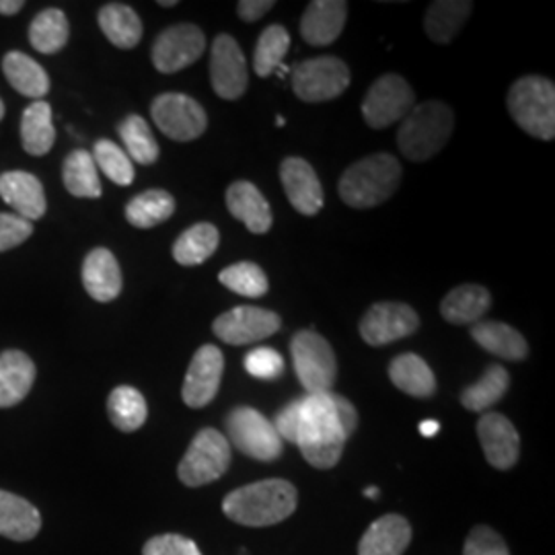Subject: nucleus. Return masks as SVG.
I'll use <instances>...</instances> for the list:
<instances>
[{
    "mask_svg": "<svg viewBox=\"0 0 555 555\" xmlns=\"http://www.w3.org/2000/svg\"><path fill=\"white\" fill-rule=\"evenodd\" d=\"M70 36L68 20L60 9H43L29 25V43L40 54H59Z\"/></svg>",
    "mask_w": 555,
    "mask_h": 555,
    "instance_id": "nucleus-39",
    "label": "nucleus"
},
{
    "mask_svg": "<svg viewBox=\"0 0 555 555\" xmlns=\"http://www.w3.org/2000/svg\"><path fill=\"white\" fill-rule=\"evenodd\" d=\"M82 286L98 302H112L121 293V270L116 256L98 247L82 261Z\"/></svg>",
    "mask_w": 555,
    "mask_h": 555,
    "instance_id": "nucleus-22",
    "label": "nucleus"
},
{
    "mask_svg": "<svg viewBox=\"0 0 555 555\" xmlns=\"http://www.w3.org/2000/svg\"><path fill=\"white\" fill-rule=\"evenodd\" d=\"M401 163L393 155H369L344 171L337 185L339 198L358 210L375 208L396 194L401 183Z\"/></svg>",
    "mask_w": 555,
    "mask_h": 555,
    "instance_id": "nucleus-3",
    "label": "nucleus"
},
{
    "mask_svg": "<svg viewBox=\"0 0 555 555\" xmlns=\"http://www.w3.org/2000/svg\"><path fill=\"white\" fill-rule=\"evenodd\" d=\"M506 103L511 118L520 130L539 140H554L555 85L552 80L537 75L515 80Z\"/></svg>",
    "mask_w": 555,
    "mask_h": 555,
    "instance_id": "nucleus-5",
    "label": "nucleus"
},
{
    "mask_svg": "<svg viewBox=\"0 0 555 555\" xmlns=\"http://www.w3.org/2000/svg\"><path fill=\"white\" fill-rule=\"evenodd\" d=\"M219 243V229L210 222H198L183 231L173 243V259L179 266H199L215 256Z\"/></svg>",
    "mask_w": 555,
    "mask_h": 555,
    "instance_id": "nucleus-33",
    "label": "nucleus"
},
{
    "mask_svg": "<svg viewBox=\"0 0 555 555\" xmlns=\"http://www.w3.org/2000/svg\"><path fill=\"white\" fill-rule=\"evenodd\" d=\"M151 116L160 132L176 142L199 139L208 128V116L198 101L183 93H163L151 105Z\"/></svg>",
    "mask_w": 555,
    "mask_h": 555,
    "instance_id": "nucleus-11",
    "label": "nucleus"
},
{
    "mask_svg": "<svg viewBox=\"0 0 555 555\" xmlns=\"http://www.w3.org/2000/svg\"><path fill=\"white\" fill-rule=\"evenodd\" d=\"M2 70L9 85L29 100L40 101L50 91V77L43 66L23 52H9L2 59Z\"/></svg>",
    "mask_w": 555,
    "mask_h": 555,
    "instance_id": "nucleus-30",
    "label": "nucleus"
},
{
    "mask_svg": "<svg viewBox=\"0 0 555 555\" xmlns=\"http://www.w3.org/2000/svg\"><path fill=\"white\" fill-rule=\"evenodd\" d=\"M0 198L4 199L21 219H41L48 202L40 179L27 171H7L0 176Z\"/></svg>",
    "mask_w": 555,
    "mask_h": 555,
    "instance_id": "nucleus-20",
    "label": "nucleus"
},
{
    "mask_svg": "<svg viewBox=\"0 0 555 555\" xmlns=\"http://www.w3.org/2000/svg\"><path fill=\"white\" fill-rule=\"evenodd\" d=\"M280 181L284 185L286 198L293 208L305 215L315 217L323 208V188L318 173L309 160L288 157L280 165Z\"/></svg>",
    "mask_w": 555,
    "mask_h": 555,
    "instance_id": "nucleus-18",
    "label": "nucleus"
},
{
    "mask_svg": "<svg viewBox=\"0 0 555 555\" xmlns=\"http://www.w3.org/2000/svg\"><path fill=\"white\" fill-rule=\"evenodd\" d=\"M420 315L405 302H375L360 319V336L369 346H387L416 334Z\"/></svg>",
    "mask_w": 555,
    "mask_h": 555,
    "instance_id": "nucleus-14",
    "label": "nucleus"
},
{
    "mask_svg": "<svg viewBox=\"0 0 555 555\" xmlns=\"http://www.w3.org/2000/svg\"><path fill=\"white\" fill-rule=\"evenodd\" d=\"M455 114L442 101H424L401 119L397 146L405 159L424 163L438 155L453 134Z\"/></svg>",
    "mask_w": 555,
    "mask_h": 555,
    "instance_id": "nucleus-4",
    "label": "nucleus"
},
{
    "mask_svg": "<svg viewBox=\"0 0 555 555\" xmlns=\"http://www.w3.org/2000/svg\"><path fill=\"white\" fill-rule=\"evenodd\" d=\"M350 80L348 64L336 56L305 60L293 68V91L307 103L336 100L350 87Z\"/></svg>",
    "mask_w": 555,
    "mask_h": 555,
    "instance_id": "nucleus-9",
    "label": "nucleus"
},
{
    "mask_svg": "<svg viewBox=\"0 0 555 555\" xmlns=\"http://www.w3.org/2000/svg\"><path fill=\"white\" fill-rule=\"evenodd\" d=\"M245 371L259 380H274L284 373V358L274 348H256L245 357Z\"/></svg>",
    "mask_w": 555,
    "mask_h": 555,
    "instance_id": "nucleus-43",
    "label": "nucleus"
},
{
    "mask_svg": "<svg viewBox=\"0 0 555 555\" xmlns=\"http://www.w3.org/2000/svg\"><path fill=\"white\" fill-rule=\"evenodd\" d=\"M364 496L378 498V488H375V486H371V488H366V490H364Z\"/></svg>",
    "mask_w": 555,
    "mask_h": 555,
    "instance_id": "nucleus-52",
    "label": "nucleus"
},
{
    "mask_svg": "<svg viewBox=\"0 0 555 555\" xmlns=\"http://www.w3.org/2000/svg\"><path fill=\"white\" fill-rule=\"evenodd\" d=\"M348 17L344 0H313L302 13L300 36L309 46H330L341 36Z\"/></svg>",
    "mask_w": 555,
    "mask_h": 555,
    "instance_id": "nucleus-19",
    "label": "nucleus"
},
{
    "mask_svg": "<svg viewBox=\"0 0 555 555\" xmlns=\"http://www.w3.org/2000/svg\"><path fill=\"white\" fill-rule=\"evenodd\" d=\"M274 7V0H241L237 4V15L247 23H254L266 17Z\"/></svg>",
    "mask_w": 555,
    "mask_h": 555,
    "instance_id": "nucleus-48",
    "label": "nucleus"
},
{
    "mask_svg": "<svg viewBox=\"0 0 555 555\" xmlns=\"http://www.w3.org/2000/svg\"><path fill=\"white\" fill-rule=\"evenodd\" d=\"M492 307V295L479 284H461L440 302V315L453 325H467L483 318Z\"/></svg>",
    "mask_w": 555,
    "mask_h": 555,
    "instance_id": "nucleus-26",
    "label": "nucleus"
},
{
    "mask_svg": "<svg viewBox=\"0 0 555 555\" xmlns=\"http://www.w3.org/2000/svg\"><path fill=\"white\" fill-rule=\"evenodd\" d=\"M222 371L224 357L215 344H204L198 348L181 387V399L185 401V405L194 410L206 408L219 393Z\"/></svg>",
    "mask_w": 555,
    "mask_h": 555,
    "instance_id": "nucleus-16",
    "label": "nucleus"
},
{
    "mask_svg": "<svg viewBox=\"0 0 555 555\" xmlns=\"http://www.w3.org/2000/svg\"><path fill=\"white\" fill-rule=\"evenodd\" d=\"M291 48V36L282 25H270L261 31L256 52H254V70L259 79L270 77Z\"/></svg>",
    "mask_w": 555,
    "mask_h": 555,
    "instance_id": "nucleus-40",
    "label": "nucleus"
},
{
    "mask_svg": "<svg viewBox=\"0 0 555 555\" xmlns=\"http://www.w3.org/2000/svg\"><path fill=\"white\" fill-rule=\"evenodd\" d=\"M40 529V511L31 502L0 490V535L11 541H31Z\"/></svg>",
    "mask_w": 555,
    "mask_h": 555,
    "instance_id": "nucleus-25",
    "label": "nucleus"
},
{
    "mask_svg": "<svg viewBox=\"0 0 555 555\" xmlns=\"http://www.w3.org/2000/svg\"><path fill=\"white\" fill-rule=\"evenodd\" d=\"M272 424L276 428L278 437L282 438V442L288 440V442L297 444L298 424H300V399H295L284 410H280L276 420Z\"/></svg>",
    "mask_w": 555,
    "mask_h": 555,
    "instance_id": "nucleus-47",
    "label": "nucleus"
},
{
    "mask_svg": "<svg viewBox=\"0 0 555 555\" xmlns=\"http://www.w3.org/2000/svg\"><path fill=\"white\" fill-rule=\"evenodd\" d=\"M220 284L241 297H263L270 288L266 272L254 261H238L219 274Z\"/></svg>",
    "mask_w": 555,
    "mask_h": 555,
    "instance_id": "nucleus-41",
    "label": "nucleus"
},
{
    "mask_svg": "<svg viewBox=\"0 0 555 555\" xmlns=\"http://www.w3.org/2000/svg\"><path fill=\"white\" fill-rule=\"evenodd\" d=\"M416 105L414 89L399 75H383L371 85L366 98L362 101V118L375 128L383 130L405 118Z\"/></svg>",
    "mask_w": 555,
    "mask_h": 555,
    "instance_id": "nucleus-10",
    "label": "nucleus"
},
{
    "mask_svg": "<svg viewBox=\"0 0 555 555\" xmlns=\"http://www.w3.org/2000/svg\"><path fill=\"white\" fill-rule=\"evenodd\" d=\"M227 208L254 235H266L272 224V208L251 181H235L227 190Z\"/></svg>",
    "mask_w": 555,
    "mask_h": 555,
    "instance_id": "nucleus-21",
    "label": "nucleus"
},
{
    "mask_svg": "<svg viewBox=\"0 0 555 555\" xmlns=\"http://www.w3.org/2000/svg\"><path fill=\"white\" fill-rule=\"evenodd\" d=\"M297 488L286 479H263L233 490L222 513L243 527H272L297 511Z\"/></svg>",
    "mask_w": 555,
    "mask_h": 555,
    "instance_id": "nucleus-2",
    "label": "nucleus"
},
{
    "mask_svg": "<svg viewBox=\"0 0 555 555\" xmlns=\"http://www.w3.org/2000/svg\"><path fill=\"white\" fill-rule=\"evenodd\" d=\"M412 541V525L399 515L377 518L360 539L358 555H403Z\"/></svg>",
    "mask_w": 555,
    "mask_h": 555,
    "instance_id": "nucleus-23",
    "label": "nucleus"
},
{
    "mask_svg": "<svg viewBox=\"0 0 555 555\" xmlns=\"http://www.w3.org/2000/svg\"><path fill=\"white\" fill-rule=\"evenodd\" d=\"M93 160L100 167L101 171L107 176L109 181H114L116 185H130L134 181V165L130 157L124 153V149H119L116 142L112 140L101 139L93 146Z\"/></svg>",
    "mask_w": 555,
    "mask_h": 555,
    "instance_id": "nucleus-42",
    "label": "nucleus"
},
{
    "mask_svg": "<svg viewBox=\"0 0 555 555\" xmlns=\"http://www.w3.org/2000/svg\"><path fill=\"white\" fill-rule=\"evenodd\" d=\"M176 212V198L165 190H146L126 206V219L137 229H153L171 219Z\"/></svg>",
    "mask_w": 555,
    "mask_h": 555,
    "instance_id": "nucleus-36",
    "label": "nucleus"
},
{
    "mask_svg": "<svg viewBox=\"0 0 555 555\" xmlns=\"http://www.w3.org/2000/svg\"><path fill=\"white\" fill-rule=\"evenodd\" d=\"M23 7H25L23 0H0V15H7V17L17 15Z\"/></svg>",
    "mask_w": 555,
    "mask_h": 555,
    "instance_id": "nucleus-50",
    "label": "nucleus"
},
{
    "mask_svg": "<svg viewBox=\"0 0 555 555\" xmlns=\"http://www.w3.org/2000/svg\"><path fill=\"white\" fill-rule=\"evenodd\" d=\"M118 134L126 146L124 153L130 157V160H137L139 165L149 167L159 159V142L153 137V130L146 124V119L140 118L137 114L126 116L118 124Z\"/></svg>",
    "mask_w": 555,
    "mask_h": 555,
    "instance_id": "nucleus-37",
    "label": "nucleus"
},
{
    "mask_svg": "<svg viewBox=\"0 0 555 555\" xmlns=\"http://www.w3.org/2000/svg\"><path fill=\"white\" fill-rule=\"evenodd\" d=\"M334 403H336L337 416L341 420V426H344L346 435H348V438L352 437L358 428L357 408L346 397L337 396V393H334Z\"/></svg>",
    "mask_w": 555,
    "mask_h": 555,
    "instance_id": "nucleus-49",
    "label": "nucleus"
},
{
    "mask_svg": "<svg viewBox=\"0 0 555 555\" xmlns=\"http://www.w3.org/2000/svg\"><path fill=\"white\" fill-rule=\"evenodd\" d=\"M389 378L399 391L417 399L437 393V377L428 362L417 354H401L389 364Z\"/></svg>",
    "mask_w": 555,
    "mask_h": 555,
    "instance_id": "nucleus-29",
    "label": "nucleus"
},
{
    "mask_svg": "<svg viewBox=\"0 0 555 555\" xmlns=\"http://www.w3.org/2000/svg\"><path fill=\"white\" fill-rule=\"evenodd\" d=\"M34 235V224L17 215L0 212V254L15 249Z\"/></svg>",
    "mask_w": 555,
    "mask_h": 555,
    "instance_id": "nucleus-46",
    "label": "nucleus"
},
{
    "mask_svg": "<svg viewBox=\"0 0 555 555\" xmlns=\"http://www.w3.org/2000/svg\"><path fill=\"white\" fill-rule=\"evenodd\" d=\"M36 383V364L21 350L0 354V408H13L29 396Z\"/></svg>",
    "mask_w": 555,
    "mask_h": 555,
    "instance_id": "nucleus-24",
    "label": "nucleus"
},
{
    "mask_svg": "<svg viewBox=\"0 0 555 555\" xmlns=\"http://www.w3.org/2000/svg\"><path fill=\"white\" fill-rule=\"evenodd\" d=\"M178 4V0H159V7H176Z\"/></svg>",
    "mask_w": 555,
    "mask_h": 555,
    "instance_id": "nucleus-53",
    "label": "nucleus"
},
{
    "mask_svg": "<svg viewBox=\"0 0 555 555\" xmlns=\"http://www.w3.org/2000/svg\"><path fill=\"white\" fill-rule=\"evenodd\" d=\"M291 354L300 385L307 389V396L330 393L337 377V362L334 348L325 337L302 330L291 341Z\"/></svg>",
    "mask_w": 555,
    "mask_h": 555,
    "instance_id": "nucleus-6",
    "label": "nucleus"
},
{
    "mask_svg": "<svg viewBox=\"0 0 555 555\" xmlns=\"http://www.w3.org/2000/svg\"><path fill=\"white\" fill-rule=\"evenodd\" d=\"M206 36L194 23H178L167 27L153 43V64L163 75H173L202 59Z\"/></svg>",
    "mask_w": 555,
    "mask_h": 555,
    "instance_id": "nucleus-12",
    "label": "nucleus"
},
{
    "mask_svg": "<svg viewBox=\"0 0 555 555\" xmlns=\"http://www.w3.org/2000/svg\"><path fill=\"white\" fill-rule=\"evenodd\" d=\"M98 20L103 36L119 50H132L142 40V21L139 13L124 2L105 4Z\"/></svg>",
    "mask_w": 555,
    "mask_h": 555,
    "instance_id": "nucleus-31",
    "label": "nucleus"
},
{
    "mask_svg": "<svg viewBox=\"0 0 555 555\" xmlns=\"http://www.w3.org/2000/svg\"><path fill=\"white\" fill-rule=\"evenodd\" d=\"M4 118V103L0 100V119Z\"/></svg>",
    "mask_w": 555,
    "mask_h": 555,
    "instance_id": "nucleus-54",
    "label": "nucleus"
},
{
    "mask_svg": "<svg viewBox=\"0 0 555 555\" xmlns=\"http://www.w3.org/2000/svg\"><path fill=\"white\" fill-rule=\"evenodd\" d=\"M142 555H202V552L192 539L167 533L149 539L142 547Z\"/></svg>",
    "mask_w": 555,
    "mask_h": 555,
    "instance_id": "nucleus-45",
    "label": "nucleus"
},
{
    "mask_svg": "<svg viewBox=\"0 0 555 555\" xmlns=\"http://www.w3.org/2000/svg\"><path fill=\"white\" fill-rule=\"evenodd\" d=\"M210 82L220 100L235 101L247 91V60L237 40L227 34H220L212 41Z\"/></svg>",
    "mask_w": 555,
    "mask_h": 555,
    "instance_id": "nucleus-13",
    "label": "nucleus"
},
{
    "mask_svg": "<svg viewBox=\"0 0 555 555\" xmlns=\"http://www.w3.org/2000/svg\"><path fill=\"white\" fill-rule=\"evenodd\" d=\"M511 375L504 366L492 364L474 385L465 387L461 393V403L469 412H488L508 391Z\"/></svg>",
    "mask_w": 555,
    "mask_h": 555,
    "instance_id": "nucleus-38",
    "label": "nucleus"
},
{
    "mask_svg": "<svg viewBox=\"0 0 555 555\" xmlns=\"http://www.w3.org/2000/svg\"><path fill=\"white\" fill-rule=\"evenodd\" d=\"M474 2L469 0H437L428 7L424 17V29L428 38L437 43H451L472 15Z\"/></svg>",
    "mask_w": 555,
    "mask_h": 555,
    "instance_id": "nucleus-32",
    "label": "nucleus"
},
{
    "mask_svg": "<svg viewBox=\"0 0 555 555\" xmlns=\"http://www.w3.org/2000/svg\"><path fill=\"white\" fill-rule=\"evenodd\" d=\"M472 337L486 352L504 360L520 362L529 357L527 339L515 327L500 321H477L472 327Z\"/></svg>",
    "mask_w": 555,
    "mask_h": 555,
    "instance_id": "nucleus-27",
    "label": "nucleus"
},
{
    "mask_svg": "<svg viewBox=\"0 0 555 555\" xmlns=\"http://www.w3.org/2000/svg\"><path fill=\"white\" fill-rule=\"evenodd\" d=\"M62 181H64V188L77 198H101L103 194L98 165L82 149L73 151L64 159Z\"/></svg>",
    "mask_w": 555,
    "mask_h": 555,
    "instance_id": "nucleus-34",
    "label": "nucleus"
},
{
    "mask_svg": "<svg viewBox=\"0 0 555 555\" xmlns=\"http://www.w3.org/2000/svg\"><path fill=\"white\" fill-rule=\"evenodd\" d=\"M231 444L215 428H202L179 461L178 476L188 488H199L224 476L231 467Z\"/></svg>",
    "mask_w": 555,
    "mask_h": 555,
    "instance_id": "nucleus-7",
    "label": "nucleus"
},
{
    "mask_svg": "<svg viewBox=\"0 0 555 555\" xmlns=\"http://www.w3.org/2000/svg\"><path fill=\"white\" fill-rule=\"evenodd\" d=\"M463 555H511L504 539L494 529L479 525L474 527L465 541Z\"/></svg>",
    "mask_w": 555,
    "mask_h": 555,
    "instance_id": "nucleus-44",
    "label": "nucleus"
},
{
    "mask_svg": "<svg viewBox=\"0 0 555 555\" xmlns=\"http://www.w3.org/2000/svg\"><path fill=\"white\" fill-rule=\"evenodd\" d=\"M348 435L337 416L334 391L300 397L297 447L309 465L318 469L336 467Z\"/></svg>",
    "mask_w": 555,
    "mask_h": 555,
    "instance_id": "nucleus-1",
    "label": "nucleus"
},
{
    "mask_svg": "<svg viewBox=\"0 0 555 555\" xmlns=\"http://www.w3.org/2000/svg\"><path fill=\"white\" fill-rule=\"evenodd\" d=\"M477 438L483 455L500 472L513 469L520 455V437L515 424L498 412H488L477 422Z\"/></svg>",
    "mask_w": 555,
    "mask_h": 555,
    "instance_id": "nucleus-17",
    "label": "nucleus"
},
{
    "mask_svg": "<svg viewBox=\"0 0 555 555\" xmlns=\"http://www.w3.org/2000/svg\"><path fill=\"white\" fill-rule=\"evenodd\" d=\"M229 444H235L238 453L256 461H276L282 455V438L278 437L274 424L258 410L241 405L229 412L224 420Z\"/></svg>",
    "mask_w": 555,
    "mask_h": 555,
    "instance_id": "nucleus-8",
    "label": "nucleus"
},
{
    "mask_svg": "<svg viewBox=\"0 0 555 555\" xmlns=\"http://www.w3.org/2000/svg\"><path fill=\"white\" fill-rule=\"evenodd\" d=\"M280 327V315L261 307H235L219 315L212 323L215 336L231 346H247L274 336Z\"/></svg>",
    "mask_w": 555,
    "mask_h": 555,
    "instance_id": "nucleus-15",
    "label": "nucleus"
},
{
    "mask_svg": "<svg viewBox=\"0 0 555 555\" xmlns=\"http://www.w3.org/2000/svg\"><path fill=\"white\" fill-rule=\"evenodd\" d=\"M107 414L121 433H137L149 417V405L139 389L119 385L107 397Z\"/></svg>",
    "mask_w": 555,
    "mask_h": 555,
    "instance_id": "nucleus-35",
    "label": "nucleus"
},
{
    "mask_svg": "<svg viewBox=\"0 0 555 555\" xmlns=\"http://www.w3.org/2000/svg\"><path fill=\"white\" fill-rule=\"evenodd\" d=\"M438 430H440V424H438L437 420H424L420 424V435L422 437L435 438L438 435Z\"/></svg>",
    "mask_w": 555,
    "mask_h": 555,
    "instance_id": "nucleus-51",
    "label": "nucleus"
},
{
    "mask_svg": "<svg viewBox=\"0 0 555 555\" xmlns=\"http://www.w3.org/2000/svg\"><path fill=\"white\" fill-rule=\"evenodd\" d=\"M21 142L25 153L31 157H43L56 142V130L52 121V107L46 101H34L25 107L21 118Z\"/></svg>",
    "mask_w": 555,
    "mask_h": 555,
    "instance_id": "nucleus-28",
    "label": "nucleus"
}]
</instances>
